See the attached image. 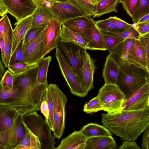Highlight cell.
Here are the masks:
<instances>
[{
	"label": "cell",
	"instance_id": "cell-1",
	"mask_svg": "<svg viewBox=\"0 0 149 149\" xmlns=\"http://www.w3.org/2000/svg\"><path fill=\"white\" fill-rule=\"evenodd\" d=\"M102 122L121 139L135 141L149 127V109L103 113Z\"/></svg>",
	"mask_w": 149,
	"mask_h": 149
},
{
	"label": "cell",
	"instance_id": "cell-2",
	"mask_svg": "<svg viewBox=\"0 0 149 149\" xmlns=\"http://www.w3.org/2000/svg\"><path fill=\"white\" fill-rule=\"evenodd\" d=\"M119 66L116 84L124 94V100H127L149 83V72L129 63Z\"/></svg>",
	"mask_w": 149,
	"mask_h": 149
},
{
	"label": "cell",
	"instance_id": "cell-3",
	"mask_svg": "<svg viewBox=\"0 0 149 149\" xmlns=\"http://www.w3.org/2000/svg\"><path fill=\"white\" fill-rule=\"evenodd\" d=\"M0 106L14 109L22 115L40 110L28 95L18 85H14L10 90H4L0 84Z\"/></svg>",
	"mask_w": 149,
	"mask_h": 149
},
{
	"label": "cell",
	"instance_id": "cell-4",
	"mask_svg": "<svg viewBox=\"0 0 149 149\" xmlns=\"http://www.w3.org/2000/svg\"><path fill=\"white\" fill-rule=\"evenodd\" d=\"M22 121L27 127L37 136L40 141L41 149H55L54 136L45 119L37 111H34L22 116Z\"/></svg>",
	"mask_w": 149,
	"mask_h": 149
},
{
	"label": "cell",
	"instance_id": "cell-5",
	"mask_svg": "<svg viewBox=\"0 0 149 149\" xmlns=\"http://www.w3.org/2000/svg\"><path fill=\"white\" fill-rule=\"evenodd\" d=\"M37 71V66L25 72L15 74L13 86H20L40 108L44 93L49 84L38 82Z\"/></svg>",
	"mask_w": 149,
	"mask_h": 149
},
{
	"label": "cell",
	"instance_id": "cell-6",
	"mask_svg": "<svg viewBox=\"0 0 149 149\" xmlns=\"http://www.w3.org/2000/svg\"><path fill=\"white\" fill-rule=\"evenodd\" d=\"M53 109L54 138L60 139L65 127L66 111L65 107L67 97L56 84H50L48 86Z\"/></svg>",
	"mask_w": 149,
	"mask_h": 149
},
{
	"label": "cell",
	"instance_id": "cell-7",
	"mask_svg": "<svg viewBox=\"0 0 149 149\" xmlns=\"http://www.w3.org/2000/svg\"><path fill=\"white\" fill-rule=\"evenodd\" d=\"M56 48V58L71 93L80 97L86 96L88 93L81 86L70 64L60 49Z\"/></svg>",
	"mask_w": 149,
	"mask_h": 149
},
{
	"label": "cell",
	"instance_id": "cell-8",
	"mask_svg": "<svg viewBox=\"0 0 149 149\" xmlns=\"http://www.w3.org/2000/svg\"><path fill=\"white\" fill-rule=\"evenodd\" d=\"M58 47L61 51L75 74L81 68L87 56L86 49L74 43L61 41Z\"/></svg>",
	"mask_w": 149,
	"mask_h": 149
},
{
	"label": "cell",
	"instance_id": "cell-9",
	"mask_svg": "<svg viewBox=\"0 0 149 149\" xmlns=\"http://www.w3.org/2000/svg\"><path fill=\"white\" fill-rule=\"evenodd\" d=\"M8 13L16 19V23L32 15L37 8L33 0H1Z\"/></svg>",
	"mask_w": 149,
	"mask_h": 149
},
{
	"label": "cell",
	"instance_id": "cell-10",
	"mask_svg": "<svg viewBox=\"0 0 149 149\" xmlns=\"http://www.w3.org/2000/svg\"><path fill=\"white\" fill-rule=\"evenodd\" d=\"M45 4L53 13L54 18L61 24L68 19L79 16H88L86 13L68 2H52L46 1Z\"/></svg>",
	"mask_w": 149,
	"mask_h": 149
},
{
	"label": "cell",
	"instance_id": "cell-11",
	"mask_svg": "<svg viewBox=\"0 0 149 149\" xmlns=\"http://www.w3.org/2000/svg\"><path fill=\"white\" fill-rule=\"evenodd\" d=\"M124 111H136L149 109V83H146L130 98L124 100Z\"/></svg>",
	"mask_w": 149,
	"mask_h": 149
},
{
	"label": "cell",
	"instance_id": "cell-12",
	"mask_svg": "<svg viewBox=\"0 0 149 149\" xmlns=\"http://www.w3.org/2000/svg\"><path fill=\"white\" fill-rule=\"evenodd\" d=\"M96 69L94 61L87 53L83 65L76 75L81 86L88 93L94 88L93 76Z\"/></svg>",
	"mask_w": 149,
	"mask_h": 149
},
{
	"label": "cell",
	"instance_id": "cell-13",
	"mask_svg": "<svg viewBox=\"0 0 149 149\" xmlns=\"http://www.w3.org/2000/svg\"><path fill=\"white\" fill-rule=\"evenodd\" d=\"M61 24L56 19H52L45 27L43 51L44 57L58 46Z\"/></svg>",
	"mask_w": 149,
	"mask_h": 149
},
{
	"label": "cell",
	"instance_id": "cell-14",
	"mask_svg": "<svg viewBox=\"0 0 149 149\" xmlns=\"http://www.w3.org/2000/svg\"><path fill=\"white\" fill-rule=\"evenodd\" d=\"M45 27L34 40L29 44H24V52L25 62L30 63H38L44 57L43 51Z\"/></svg>",
	"mask_w": 149,
	"mask_h": 149
},
{
	"label": "cell",
	"instance_id": "cell-15",
	"mask_svg": "<svg viewBox=\"0 0 149 149\" xmlns=\"http://www.w3.org/2000/svg\"><path fill=\"white\" fill-rule=\"evenodd\" d=\"M89 17L81 16L68 19L61 25L81 37L88 43L90 41Z\"/></svg>",
	"mask_w": 149,
	"mask_h": 149
},
{
	"label": "cell",
	"instance_id": "cell-16",
	"mask_svg": "<svg viewBox=\"0 0 149 149\" xmlns=\"http://www.w3.org/2000/svg\"><path fill=\"white\" fill-rule=\"evenodd\" d=\"M135 40L133 39L123 40L109 52V55L119 65L123 63H129L128 58V54L133 46Z\"/></svg>",
	"mask_w": 149,
	"mask_h": 149
},
{
	"label": "cell",
	"instance_id": "cell-17",
	"mask_svg": "<svg viewBox=\"0 0 149 149\" xmlns=\"http://www.w3.org/2000/svg\"><path fill=\"white\" fill-rule=\"evenodd\" d=\"M103 105L110 101L124 100L125 96L116 84H105L100 89L97 95Z\"/></svg>",
	"mask_w": 149,
	"mask_h": 149
},
{
	"label": "cell",
	"instance_id": "cell-18",
	"mask_svg": "<svg viewBox=\"0 0 149 149\" xmlns=\"http://www.w3.org/2000/svg\"><path fill=\"white\" fill-rule=\"evenodd\" d=\"M129 61L135 65L149 72V64L138 39H135L128 55Z\"/></svg>",
	"mask_w": 149,
	"mask_h": 149
},
{
	"label": "cell",
	"instance_id": "cell-19",
	"mask_svg": "<svg viewBox=\"0 0 149 149\" xmlns=\"http://www.w3.org/2000/svg\"><path fill=\"white\" fill-rule=\"evenodd\" d=\"M87 138L80 131H75L63 139L56 149H84Z\"/></svg>",
	"mask_w": 149,
	"mask_h": 149
},
{
	"label": "cell",
	"instance_id": "cell-20",
	"mask_svg": "<svg viewBox=\"0 0 149 149\" xmlns=\"http://www.w3.org/2000/svg\"><path fill=\"white\" fill-rule=\"evenodd\" d=\"M23 115L18 114L11 127L8 130L10 144L14 149L24 137L25 129L22 121Z\"/></svg>",
	"mask_w": 149,
	"mask_h": 149
},
{
	"label": "cell",
	"instance_id": "cell-21",
	"mask_svg": "<svg viewBox=\"0 0 149 149\" xmlns=\"http://www.w3.org/2000/svg\"><path fill=\"white\" fill-rule=\"evenodd\" d=\"M90 41L88 49L107 50L102 31L97 26L95 21L89 17Z\"/></svg>",
	"mask_w": 149,
	"mask_h": 149
},
{
	"label": "cell",
	"instance_id": "cell-22",
	"mask_svg": "<svg viewBox=\"0 0 149 149\" xmlns=\"http://www.w3.org/2000/svg\"><path fill=\"white\" fill-rule=\"evenodd\" d=\"M32 18L31 15L15 24L16 26L13 31L12 54L31 28Z\"/></svg>",
	"mask_w": 149,
	"mask_h": 149
},
{
	"label": "cell",
	"instance_id": "cell-23",
	"mask_svg": "<svg viewBox=\"0 0 149 149\" xmlns=\"http://www.w3.org/2000/svg\"><path fill=\"white\" fill-rule=\"evenodd\" d=\"M32 16L31 28L45 26L54 18L53 13L45 4L38 6Z\"/></svg>",
	"mask_w": 149,
	"mask_h": 149
},
{
	"label": "cell",
	"instance_id": "cell-24",
	"mask_svg": "<svg viewBox=\"0 0 149 149\" xmlns=\"http://www.w3.org/2000/svg\"><path fill=\"white\" fill-rule=\"evenodd\" d=\"M116 147L115 141L111 135L87 139L84 149H112Z\"/></svg>",
	"mask_w": 149,
	"mask_h": 149
},
{
	"label": "cell",
	"instance_id": "cell-25",
	"mask_svg": "<svg viewBox=\"0 0 149 149\" xmlns=\"http://www.w3.org/2000/svg\"><path fill=\"white\" fill-rule=\"evenodd\" d=\"M120 66L108 54L106 57L102 72L105 84H116Z\"/></svg>",
	"mask_w": 149,
	"mask_h": 149
},
{
	"label": "cell",
	"instance_id": "cell-26",
	"mask_svg": "<svg viewBox=\"0 0 149 149\" xmlns=\"http://www.w3.org/2000/svg\"><path fill=\"white\" fill-rule=\"evenodd\" d=\"M80 131L87 139L95 137L108 136L112 135L111 132L106 127L96 123L87 124L82 127Z\"/></svg>",
	"mask_w": 149,
	"mask_h": 149
},
{
	"label": "cell",
	"instance_id": "cell-27",
	"mask_svg": "<svg viewBox=\"0 0 149 149\" xmlns=\"http://www.w3.org/2000/svg\"><path fill=\"white\" fill-rule=\"evenodd\" d=\"M18 114L14 109L0 106V133L6 131L11 127Z\"/></svg>",
	"mask_w": 149,
	"mask_h": 149
},
{
	"label": "cell",
	"instance_id": "cell-28",
	"mask_svg": "<svg viewBox=\"0 0 149 149\" xmlns=\"http://www.w3.org/2000/svg\"><path fill=\"white\" fill-rule=\"evenodd\" d=\"M23 123L26 131L25 136L14 149H41V144L38 137L34 134L23 122Z\"/></svg>",
	"mask_w": 149,
	"mask_h": 149
},
{
	"label": "cell",
	"instance_id": "cell-29",
	"mask_svg": "<svg viewBox=\"0 0 149 149\" xmlns=\"http://www.w3.org/2000/svg\"><path fill=\"white\" fill-rule=\"evenodd\" d=\"M60 40L62 42H71L84 49H88V43L81 36L61 25Z\"/></svg>",
	"mask_w": 149,
	"mask_h": 149
},
{
	"label": "cell",
	"instance_id": "cell-30",
	"mask_svg": "<svg viewBox=\"0 0 149 149\" xmlns=\"http://www.w3.org/2000/svg\"><path fill=\"white\" fill-rule=\"evenodd\" d=\"M118 0H101L96 5L93 18L99 17L112 12L118 13L116 8Z\"/></svg>",
	"mask_w": 149,
	"mask_h": 149
},
{
	"label": "cell",
	"instance_id": "cell-31",
	"mask_svg": "<svg viewBox=\"0 0 149 149\" xmlns=\"http://www.w3.org/2000/svg\"><path fill=\"white\" fill-rule=\"evenodd\" d=\"M13 31V29L8 18L7 21L6 30L5 37V54L4 63L3 64L6 68L9 66L10 59L12 55Z\"/></svg>",
	"mask_w": 149,
	"mask_h": 149
},
{
	"label": "cell",
	"instance_id": "cell-32",
	"mask_svg": "<svg viewBox=\"0 0 149 149\" xmlns=\"http://www.w3.org/2000/svg\"><path fill=\"white\" fill-rule=\"evenodd\" d=\"M52 61V57L49 56L43 58L38 62L37 65V79L38 82L45 84L48 82L47 76L49 64Z\"/></svg>",
	"mask_w": 149,
	"mask_h": 149
},
{
	"label": "cell",
	"instance_id": "cell-33",
	"mask_svg": "<svg viewBox=\"0 0 149 149\" xmlns=\"http://www.w3.org/2000/svg\"><path fill=\"white\" fill-rule=\"evenodd\" d=\"M149 14V0H138L132 18L134 24L145 15Z\"/></svg>",
	"mask_w": 149,
	"mask_h": 149
},
{
	"label": "cell",
	"instance_id": "cell-34",
	"mask_svg": "<svg viewBox=\"0 0 149 149\" xmlns=\"http://www.w3.org/2000/svg\"><path fill=\"white\" fill-rule=\"evenodd\" d=\"M95 22L98 28L103 33L112 34L123 31L118 28L109 17L105 19L97 21Z\"/></svg>",
	"mask_w": 149,
	"mask_h": 149
},
{
	"label": "cell",
	"instance_id": "cell-35",
	"mask_svg": "<svg viewBox=\"0 0 149 149\" xmlns=\"http://www.w3.org/2000/svg\"><path fill=\"white\" fill-rule=\"evenodd\" d=\"M24 38L19 42L12 54L10 59L9 66L19 62H25L24 57Z\"/></svg>",
	"mask_w": 149,
	"mask_h": 149
},
{
	"label": "cell",
	"instance_id": "cell-36",
	"mask_svg": "<svg viewBox=\"0 0 149 149\" xmlns=\"http://www.w3.org/2000/svg\"><path fill=\"white\" fill-rule=\"evenodd\" d=\"M38 63H30L26 62H21L8 67V70L15 74L25 72L37 66Z\"/></svg>",
	"mask_w": 149,
	"mask_h": 149
},
{
	"label": "cell",
	"instance_id": "cell-37",
	"mask_svg": "<svg viewBox=\"0 0 149 149\" xmlns=\"http://www.w3.org/2000/svg\"><path fill=\"white\" fill-rule=\"evenodd\" d=\"M103 110V105L97 96L87 102L84 105L83 111L87 113H91Z\"/></svg>",
	"mask_w": 149,
	"mask_h": 149
},
{
	"label": "cell",
	"instance_id": "cell-38",
	"mask_svg": "<svg viewBox=\"0 0 149 149\" xmlns=\"http://www.w3.org/2000/svg\"><path fill=\"white\" fill-rule=\"evenodd\" d=\"M124 100L110 101L103 104V110L107 113H118L123 110V104Z\"/></svg>",
	"mask_w": 149,
	"mask_h": 149
},
{
	"label": "cell",
	"instance_id": "cell-39",
	"mask_svg": "<svg viewBox=\"0 0 149 149\" xmlns=\"http://www.w3.org/2000/svg\"><path fill=\"white\" fill-rule=\"evenodd\" d=\"M15 74L9 70H7L1 78L0 82L2 89L4 90H9L13 87Z\"/></svg>",
	"mask_w": 149,
	"mask_h": 149
},
{
	"label": "cell",
	"instance_id": "cell-40",
	"mask_svg": "<svg viewBox=\"0 0 149 149\" xmlns=\"http://www.w3.org/2000/svg\"><path fill=\"white\" fill-rule=\"evenodd\" d=\"M102 32L107 50L109 52L114 47L123 40L114 34Z\"/></svg>",
	"mask_w": 149,
	"mask_h": 149
},
{
	"label": "cell",
	"instance_id": "cell-41",
	"mask_svg": "<svg viewBox=\"0 0 149 149\" xmlns=\"http://www.w3.org/2000/svg\"><path fill=\"white\" fill-rule=\"evenodd\" d=\"M43 94L45 96L47 102L49 112L47 124L49 125L51 130L53 132L54 130L53 106L48 87L45 89Z\"/></svg>",
	"mask_w": 149,
	"mask_h": 149
},
{
	"label": "cell",
	"instance_id": "cell-42",
	"mask_svg": "<svg viewBox=\"0 0 149 149\" xmlns=\"http://www.w3.org/2000/svg\"><path fill=\"white\" fill-rule=\"evenodd\" d=\"M46 25L40 27L31 28L25 36L24 44H29L34 40L40 35Z\"/></svg>",
	"mask_w": 149,
	"mask_h": 149
},
{
	"label": "cell",
	"instance_id": "cell-43",
	"mask_svg": "<svg viewBox=\"0 0 149 149\" xmlns=\"http://www.w3.org/2000/svg\"><path fill=\"white\" fill-rule=\"evenodd\" d=\"M112 34H115L123 40L126 39H138L140 36L133 27L122 31L113 33Z\"/></svg>",
	"mask_w": 149,
	"mask_h": 149
},
{
	"label": "cell",
	"instance_id": "cell-44",
	"mask_svg": "<svg viewBox=\"0 0 149 149\" xmlns=\"http://www.w3.org/2000/svg\"><path fill=\"white\" fill-rule=\"evenodd\" d=\"M68 2L86 13L88 17L95 15L94 12L82 0H69Z\"/></svg>",
	"mask_w": 149,
	"mask_h": 149
},
{
	"label": "cell",
	"instance_id": "cell-45",
	"mask_svg": "<svg viewBox=\"0 0 149 149\" xmlns=\"http://www.w3.org/2000/svg\"><path fill=\"white\" fill-rule=\"evenodd\" d=\"M138 0H118V3H121L129 16L132 18L135 6Z\"/></svg>",
	"mask_w": 149,
	"mask_h": 149
},
{
	"label": "cell",
	"instance_id": "cell-46",
	"mask_svg": "<svg viewBox=\"0 0 149 149\" xmlns=\"http://www.w3.org/2000/svg\"><path fill=\"white\" fill-rule=\"evenodd\" d=\"M149 64V33L140 35L138 39Z\"/></svg>",
	"mask_w": 149,
	"mask_h": 149
},
{
	"label": "cell",
	"instance_id": "cell-47",
	"mask_svg": "<svg viewBox=\"0 0 149 149\" xmlns=\"http://www.w3.org/2000/svg\"><path fill=\"white\" fill-rule=\"evenodd\" d=\"M109 18L118 28L123 31L131 29L133 27V24L128 23L116 16Z\"/></svg>",
	"mask_w": 149,
	"mask_h": 149
},
{
	"label": "cell",
	"instance_id": "cell-48",
	"mask_svg": "<svg viewBox=\"0 0 149 149\" xmlns=\"http://www.w3.org/2000/svg\"><path fill=\"white\" fill-rule=\"evenodd\" d=\"M0 146L1 149H11L9 143L8 130L0 133Z\"/></svg>",
	"mask_w": 149,
	"mask_h": 149
},
{
	"label": "cell",
	"instance_id": "cell-49",
	"mask_svg": "<svg viewBox=\"0 0 149 149\" xmlns=\"http://www.w3.org/2000/svg\"><path fill=\"white\" fill-rule=\"evenodd\" d=\"M140 35L149 33V21L133 24V27Z\"/></svg>",
	"mask_w": 149,
	"mask_h": 149
},
{
	"label": "cell",
	"instance_id": "cell-50",
	"mask_svg": "<svg viewBox=\"0 0 149 149\" xmlns=\"http://www.w3.org/2000/svg\"><path fill=\"white\" fill-rule=\"evenodd\" d=\"M40 110L41 112L45 117V120L47 123L49 112L47 102L44 94L40 105Z\"/></svg>",
	"mask_w": 149,
	"mask_h": 149
},
{
	"label": "cell",
	"instance_id": "cell-51",
	"mask_svg": "<svg viewBox=\"0 0 149 149\" xmlns=\"http://www.w3.org/2000/svg\"><path fill=\"white\" fill-rule=\"evenodd\" d=\"M119 149H140L137 143L134 141L124 140Z\"/></svg>",
	"mask_w": 149,
	"mask_h": 149
},
{
	"label": "cell",
	"instance_id": "cell-52",
	"mask_svg": "<svg viewBox=\"0 0 149 149\" xmlns=\"http://www.w3.org/2000/svg\"><path fill=\"white\" fill-rule=\"evenodd\" d=\"M141 144V148L142 149H149V127L144 132Z\"/></svg>",
	"mask_w": 149,
	"mask_h": 149
},
{
	"label": "cell",
	"instance_id": "cell-53",
	"mask_svg": "<svg viewBox=\"0 0 149 149\" xmlns=\"http://www.w3.org/2000/svg\"><path fill=\"white\" fill-rule=\"evenodd\" d=\"M0 48L1 51V57L2 63H4L5 54V38H0Z\"/></svg>",
	"mask_w": 149,
	"mask_h": 149
},
{
	"label": "cell",
	"instance_id": "cell-54",
	"mask_svg": "<svg viewBox=\"0 0 149 149\" xmlns=\"http://www.w3.org/2000/svg\"><path fill=\"white\" fill-rule=\"evenodd\" d=\"M95 13L96 3L93 0H82Z\"/></svg>",
	"mask_w": 149,
	"mask_h": 149
},
{
	"label": "cell",
	"instance_id": "cell-55",
	"mask_svg": "<svg viewBox=\"0 0 149 149\" xmlns=\"http://www.w3.org/2000/svg\"><path fill=\"white\" fill-rule=\"evenodd\" d=\"M8 13V10L1 0H0V16L3 17Z\"/></svg>",
	"mask_w": 149,
	"mask_h": 149
},
{
	"label": "cell",
	"instance_id": "cell-56",
	"mask_svg": "<svg viewBox=\"0 0 149 149\" xmlns=\"http://www.w3.org/2000/svg\"><path fill=\"white\" fill-rule=\"evenodd\" d=\"M148 21H149V14L146 15L141 17L134 24H138Z\"/></svg>",
	"mask_w": 149,
	"mask_h": 149
},
{
	"label": "cell",
	"instance_id": "cell-57",
	"mask_svg": "<svg viewBox=\"0 0 149 149\" xmlns=\"http://www.w3.org/2000/svg\"><path fill=\"white\" fill-rule=\"evenodd\" d=\"M5 68L0 58V79H1L5 73Z\"/></svg>",
	"mask_w": 149,
	"mask_h": 149
},
{
	"label": "cell",
	"instance_id": "cell-58",
	"mask_svg": "<svg viewBox=\"0 0 149 149\" xmlns=\"http://www.w3.org/2000/svg\"><path fill=\"white\" fill-rule=\"evenodd\" d=\"M37 6H41L45 4L46 0H33Z\"/></svg>",
	"mask_w": 149,
	"mask_h": 149
},
{
	"label": "cell",
	"instance_id": "cell-59",
	"mask_svg": "<svg viewBox=\"0 0 149 149\" xmlns=\"http://www.w3.org/2000/svg\"><path fill=\"white\" fill-rule=\"evenodd\" d=\"M47 1L52 2H67L69 0H46Z\"/></svg>",
	"mask_w": 149,
	"mask_h": 149
},
{
	"label": "cell",
	"instance_id": "cell-60",
	"mask_svg": "<svg viewBox=\"0 0 149 149\" xmlns=\"http://www.w3.org/2000/svg\"><path fill=\"white\" fill-rule=\"evenodd\" d=\"M97 3L99 1L101 0H93Z\"/></svg>",
	"mask_w": 149,
	"mask_h": 149
}]
</instances>
